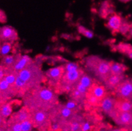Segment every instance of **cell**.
Masks as SVG:
<instances>
[{
  "label": "cell",
  "instance_id": "1",
  "mask_svg": "<svg viewBox=\"0 0 132 131\" xmlns=\"http://www.w3.org/2000/svg\"><path fill=\"white\" fill-rule=\"evenodd\" d=\"M22 103L30 111H49L59 104L58 94L51 87L40 85L25 93Z\"/></svg>",
  "mask_w": 132,
  "mask_h": 131
},
{
  "label": "cell",
  "instance_id": "2",
  "mask_svg": "<svg viewBox=\"0 0 132 131\" xmlns=\"http://www.w3.org/2000/svg\"><path fill=\"white\" fill-rule=\"evenodd\" d=\"M85 68L91 73L95 80L103 84L110 75V61L98 55L88 56L84 59Z\"/></svg>",
  "mask_w": 132,
  "mask_h": 131
},
{
  "label": "cell",
  "instance_id": "3",
  "mask_svg": "<svg viewBox=\"0 0 132 131\" xmlns=\"http://www.w3.org/2000/svg\"><path fill=\"white\" fill-rule=\"evenodd\" d=\"M18 76L27 83L30 90L40 86L46 80L44 73L41 69V64L38 61H34L19 72Z\"/></svg>",
  "mask_w": 132,
  "mask_h": 131
},
{
  "label": "cell",
  "instance_id": "4",
  "mask_svg": "<svg viewBox=\"0 0 132 131\" xmlns=\"http://www.w3.org/2000/svg\"><path fill=\"white\" fill-rule=\"evenodd\" d=\"M76 113L64 106V104L59 103L49 111L51 122H57L61 125L68 124Z\"/></svg>",
  "mask_w": 132,
  "mask_h": 131
},
{
  "label": "cell",
  "instance_id": "5",
  "mask_svg": "<svg viewBox=\"0 0 132 131\" xmlns=\"http://www.w3.org/2000/svg\"><path fill=\"white\" fill-rule=\"evenodd\" d=\"M31 111V119L33 126L36 128L45 129L51 126V121L49 111L44 110H34Z\"/></svg>",
  "mask_w": 132,
  "mask_h": 131
},
{
  "label": "cell",
  "instance_id": "6",
  "mask_svg": "<svg viewBox=\"0 0 132 131\" xmlns=\"http://www.w3.org/2000/svg\"><path fill=\"white\" fill-rule=\"evenodd\" d=\"M64 74V68L63 64L51 68L44 73L49 87L52 89H56L57 87Z\"/></svg>",
  "mask_w": 132,
  "mask_h": 131
},
{
  "label": "cell",
  "instance_id": "7",
  "mask_svg": "<svg viewBox=\"0 0 132 131\" xmlns=\"http://www.w3.org/2000/svg\"><path fill=\"white\" fill-rule=\"evenodd\" d=\"M116 98L132 101V77L126 78L113 92Z\"/></svg>",
  "mask_w": 132,
  "mask_h": 131
},
{
  "label": "cell",
  "instance_id": "8",
  "mask_svg": "<svg viewBox=\"0 0 132 131\" xmlns=\"http://www.w3.org/2000/svg\"><path fill=\"white\" fill-rule=\"evenodd\" d=\"M84 71L80 68L77 70L65 72L57 87H74L77 83H79L80 77L84 74Z\"/></svg>",
  "mask_w": 132,
  "mask_h": 131
},
{
  "label": "cell",
  "instance_id": "9",
  "mask_svg": "<svg viewBox=\"0 0 132 131\" xmlns=\"http://www.w3.org/2000/svg\"><path fill=\"white\" fill-rule=\"evenodd\" d=\"M110 117L119 126L132 128V112H121L116 109Z\"/></svg>",
  "mask_w": 132,
  "mask_h": 131
},
{
  "label": "cell",
  "instance_id": "10",
  "mask_svg": "<svg viewBox=\"0 0 132 131\" xmlns=\"http://www.w3.org/2000/svg\"><path fill=\"white\" fill-rule=\"evenodd\" d=\"M15 96H17V93L14 87L9 85L4 78L1 80L0 81V99L6 102Z\"/></svg>",
  "mask_w": 132,
  "mask_h": 131
},
{
  "label": "cell",
  "instance_id": "11",
  "mask_svg": "<svg viewBox=\"0 0 132 131\" xmlns=\"http://www.w3.org/2000/svg\"><path fill=\"white\" fill-rule=\"evenodd\" d=\"M31 111L28 108L23 106L18 111L13 113L9 120L7 121V124H11L13 123H19L21 124L26 120L31 119Z\"/></svg>",
  "mask_w": 132,
  "mask_h": 131
},
{
  "label": "cell",
  "instance_id": "12",
  "mask_svg": "<svg viewBox=\"0 0 132 131\" xmlns=\"http://www.w3.org/2000/svg\"><path fill=\"white\" fill-rule=\"evenodd\" d=\"M18 34L15 29L9 26H5L0 29V41L13 43L18 40Z\"/></svg>",
  "mask_w": 132,
  "mask_h": 131
},
{
  "label": "cell",
  "instance_id": "13",
  "mask_svg": "<svg viewBox=\"0 0 132 131\" xmlns=\"http://www.w3.org/2000/svg\"><path fill=\"white\" fill-rule=\"evenodd\" d=\"M116 99L115 96L108 94L101 101L99 108L104 114L110 117V115L115 111Z\"/></svg>",
  "mask_w": 132,
  "mask_h": 131
},
{
  "label": "cell",
  "instance_id": "14",
  "mask_svg": "<svg viewBox=\"0 0 132 131\" xmlns=\"http://www.w3.org/2000/svg\"><path fill=\"white\" fill-rule=\"evenodd\" d=\"M123 20L124 18L121 17V15L116 13H113L109 16L106 26L112 32V33L116 34L119 33Z\"/></svg>",
  "mask_w": 132,
  "mask_h": 131
},
{
  "label": "cell",
  "instance_id": "15",
  "mask_svg": "<svg viewBox=\"0 0 132 131\" xmlns=\"http://www.w3.org/2000/svg\"><path fill=\"white\" fill-rule=\"evenodd\" d=\"M126 77L125 74H120V75L110 74L103 85H104L107 91L110 90L114 92L117 87L119 86V84L126 78Z\"/></svg>",
  "mask_w": 132,
  "mask_h": 131
},
{
  "label": "cell",
  "instance_id": "16",
  "mask_svg": "<svg viewBox=\"0 0 132 131\" xmlns=\"http://www.w3.org/2000/svg\"><path fill=\"white\" fill-rule=\"evenodd\" d=\"M90 93L97 97L100 101H102L107 95L109 94L108 91L105 89L104 85L100 83L95 81V83L93 84L91 87L88 90Z\"/></svg>",
  "mask_w": 132,
  "mask_h": 131
},
{
  "label": "cell",
  "instance_id": "17",
  "mask_svg": "<svg viewBox=\"0 0 132 131\" xmlns=\"http://www.w3.org/2000/svg\"><path fill=\"white\" fill-rule=\"evenodd\" d=\"M33 62H34V61L28 55H21L13 66V71L16 73H19Z\"/></svg>",
  "mask_w": 132,
  "mask_h": 131
},
{
  "label": "cell",
  "instance_id": "18",
  "mask_svg": "<svg viewBox=\"0 0 132 131\" xmlns=\"http://www.w3.org/2000/svg\"><path fill=\"white\" fill-rule=\"evenodd\" d=\"M21 56V54L8 55L3 57L1 61V66L9 70L13 71V68Z\"/></svg>",
  "mask_w": 132,
  "mask_h": 131
},
{
  "label": "cell",
  "instance_id": "19",
  "mask_svg": "<svg viewBox=\"0 0 132 131\" xmlns=\"http://www.w3.org/2000/svg\"><path fill=\"white\" fill-rule=\"evenodd\" d=\"M70 99L72 101H75L79 105H81L82 106H85L86 105V95L82 93L81 92L78 91L75 87H73L72 90L69 93Z\"/></svg>",
  "mask_w": 132,
  "mask_h": 131
},
{
  "label": "cell",
  "instance_id": "20",
  "mask_svg": "<svg viewBox=\"0 0 132 131\" xmlns=\"http://www.w3.org/2000/svg\"><path fill=\"white\" fill-rule=\"evenodd\" d=\"M128 68L126 65L119 62L110 61V74L114 75H120L125 74L126 71L128 70Z\"/></svg>",
  "mask_w": 132,
  "mask_h": 131
},
{
  "label": "cell",
  "instance_id": "21",
  "mask_svg": "<svg viewBox=\"0 0 132 131\" xmlns=\"http://www.w3.org/2000/svg\"><path fill=\"white\" fill-rule=\"evenodd\" d=\"M116 109L121 112H132L131 102L122 99L116 98Z\"/></svg>",
  "mask_w": 132,
  "mask_h": 131
},
{
  "label": "cell",
  "instance_id": "22",
  "mask_svg": "<svg viewBox=\"0 0 132 131\" xmlns=\"http://www.w3.org/2000/svg\"><path fill=\"white\" fill-rule=\"evenodd\" d=\"M14 101H7L1 105L0 108V116L5 119L9 118L12 115Z\"/></svg>",
  "mask_w": 132,
  "mask_h": 131
},
{
  "label": "cell",
  "instance_id": "23",
  "mask_svg": "<svg viewBox=\"0 0 132 131\" xmlns=\"http://www.w3.org/2000/svg\"><path fill=\"white\" fill-rule=\"evenodd\" d=\"M95 81L96 80H95V78H93L91 75L84 72V74L80 77L79 83L89 90V89L91 87Z\"/></svg>",
  "mask_w": 132,
  "mask_h": 131
},
{
  "label": "cell",
  "instance_id": "24",
  "mask_svg": "<svg viewBox=\"0 0 132 131\" xmlns=\"http://www.w3.org/2000/svg\"><path fill=\"white\" fill-rule=\"evenodd\" d=\"M117 50L119 52L126 55L128 58L132 59V45L130 44L121 43L117 46Z\"/></svg>",
  "mask_w": 132,
  "mask_h": 131
},
{
  "label": "cell",
  "instance_id": "25",
  "mask_svg": "<svg viewBox=\"0 0 132 131\" xmlns=\"http://www.w3.org/2000/svg\"><path fill=\"white\" fill-rule=\"evenodd\" d=\"M100 103L101 101H100L97 97L88 91L86 95L85 106L87 105L89 107H93V108H99Z\"/></svg>",
  "mask_w": 132,
  "mask_h": 131
},
{
  "label": "cell",
  "instance_id": "26",
  "mask_svg": "<svg viewBox=\"0 0 132 131\" xmlns=\"http://www.w3.org/2000/svg\"><path fill=\"white\" fill-rule=\"evenodd\" d=\"M64 105L67 108L73 111L75 113H79L82 110V106L81 105H79L76 102H75V101H72L71 99H70L67 103L64 104Z\"/></svg>",
  "mask_w": 132,
  "mask_h": 131
},
{
  "label": "cell",
  "instance_id": "27",
  "mask_svg": "<svg viewBox=\"0 0 132 131\" xmlns=\"http://www.w3.org/2000/svg\"><path fill=\"white\" fill-rule=\"evenodd\" d=\"M12 44L11 43L5 42L3 43L0 47V55L3 57L8 55L12 50Z\"/></svg>",
  "mask_w": 132,
  "mask_h": 131
},
{
  "label": "cell",
  "instance_id": "28",
  "mask_svg": "<svg viewBox=\"0 0 132 131\" xmlns=\"http://www.w3.org/2000/svg\"><path fill=\"white\" fill-rule=\"evenodd\" d=\"M77 30L80 34H82V35L85 36L86 37H87V38H93L94 36V33L93 32L91 31L89 29H87V28L84 27V26H81V25H79L77 27Z\"/></svg>",
  "mask_w": 132,
  "mask_h": 131
},
{
  "label": "cell",
  "instance_id": "29",
  "mask_svg": "<svg viewBox=\"0 0 132 131\" xmlns=\"http://www.w3.org/2000/svg\"><path fill=\"white\" fill-rule=\"evenodd\" d=\"M64 73L65 72L68 71H72L77 70V69H80L79 64L76 62H67V64H64Z\"/></svg>",
  "mask_w": 132,
  "mask_h": 131
},
{
  "label": "cell",
  "instance_id": "30",
  "mask_svg": "<svg viewBox=\"0 0 132 131\" xmlns=\"http://www.w3.org/2000/svg\"><path fill=\"white\" fill-rule=\"evenodd\" d=\"M22 131H31L33 125L31 120H26L21 124Z\"/></svg>",
  "mask_w": 132,
  "mask_h": 131
},
{
  "label": "cell",
  "instance_id": "31",
  "mask_svg": "<svg viewBox=\"0 0 132 131\" xmlns=\"http://www.w3.org/2000/svg\"><path fill=\"white\" fill-rule=\"evenodd\" d=\"M7 131H22L21 124L19 123H13L11 124H7Z\"/></svg>",
  "mask_w": 132,
  "mask_h": 131
},
{
  "label": "cell",
  "instance_id": "32",
  "mask_svg": "<svg viewBox=\"0 0 132 131\" xmlns=\"http://www.w3.org/2000/svg\"><path fill=\"white\" fill-rule=\"evenodd\" d=\"M74 87H75V89H76L78 91L81 92L82 93H84V94L87 95V92H88V90H87L86 88H85L84 87H83L82 85H80L79 83H77Z\"/></svg>",
  "mask_w": 132,
  "mask_h": 131
},
{
  "label": "cell",
  "instance_id": "33",
  "mask_svg": "<svg viewBox=\"0 0 132 131\" xmlns=\"http://www.w3.org/2000/svg\"><path fill=\"white\" fill-rule=\"evenodd\" d=\"M61 129L60 125L57 122H51V129L52 131H58Z\"/></svg>",
  "mask_w": 132,
  "mask_h": 131
},
{
  "label": "cell",
  "instance_id": "34",
  "mask_svg": "<svg viewBox=\"0 0 132 131\" xmlns=\"http://www.w3.org/2000/svg\"><path fill=\"white\" fill-rule=\"evenodd\" d=\"M6 74V68H5L3 66L0 65V81L5 78Z\"/></svg>",
  "mask_w": 132,
  "mask_h": 131
},
{
  "label": "cell",
  "instance_id": "35",
  "mask_svg": "<svg viewBox=\"0 0 132 131\" xmlns=\"http://www.w3.org/2000/svg\"><path fill=\"white\" fill-rule=\"evenodd\" d=\"M91 129V125L88 121H84L82 125L81 130L82 131H89Z\"/></svg>",
  "mask_w": 132,
  "mask_h": 131
},
{
  "label": "cell",
  "instance_id": "36",
  "mask_svg": "<svg viewBox=\"0 0 132 131\" xmlns=\"http://www.w3.org/2000/svg\"><path fill=\"white\" fill-rule=\"evenodd\" d=\"M6 21V17L3 11L0 10V22H5Z\"/></svg>",
  "mask_w": 132,
  "mask_h": 131
},
{
  "label": "cell",
  "instance_id": "37",
  "mask_svg": "<svg viewBox=\"0 0 132 131\" xmlns=\"http://www.w3.org/2000/svg\"><path fill=\"white\" fill-rule=\"evenodd\" d=\"M127 34H128V37H129V38L132 37V24H131V25H130V29H129V31Z\"/></svg>",
  "mask_w": 132,
  "mask_h": 131
},
{
  "label": "cell",
  "instance_id": "38",
  "mask_svg": "<svg viewBox=\"0 0 132 131\" xmlns=\"http://www.w3.org/2000/svg\"><path fill=\"white\" fill-rule=\"evenodd\" d=\"M4 103H5V102H4L3 101H2V100H1V99H0V108H1V105H2L3 104H4Z\"/></svg>",
  "mask_w": 132,
  "mask_h": 131
},
{
  "label": "cell",
  "instance_id": "39",
  "mask_svg": "<svg viewBox=\"0 0 132 131\" xmlns=\"http://www.w3.org/2000/svg\"><path fill=\"white\" fill-rule=\"evenodd\" d=\"M112 131H122L121 129H114V130H112Z\"/></svg>",
  "mask_w": 132,
  "mask_h": 131
},
{
  "label": "cell",
  "instance_id": "40",
  "mask_svg": "<svg viewBox=\"0 0 132 131\" xmlns=\"http://www.w3.org/2000/svg\"><path fill=\"white\" fill-rule=\"evenodd\" d=\"M131 111H132V101H131Z\"/></svg>",
  "mask_w": 132,
  "mask_h": 131
},
{
  "label": "cell",
  "instance_id": "41",
  "mask_svg": "<svg viewBox=\"0 0 132 131\" xmlns=\"http://www.w3.org/2000/svg\"><path fill=\"white\" fill-rule=\"evenodd\" d=\"M79 131H82V130H81V129H80V130H79Z\"/></svg>",
  "mask_w": 132,
  "mask_h": 131
}]
</instances>
